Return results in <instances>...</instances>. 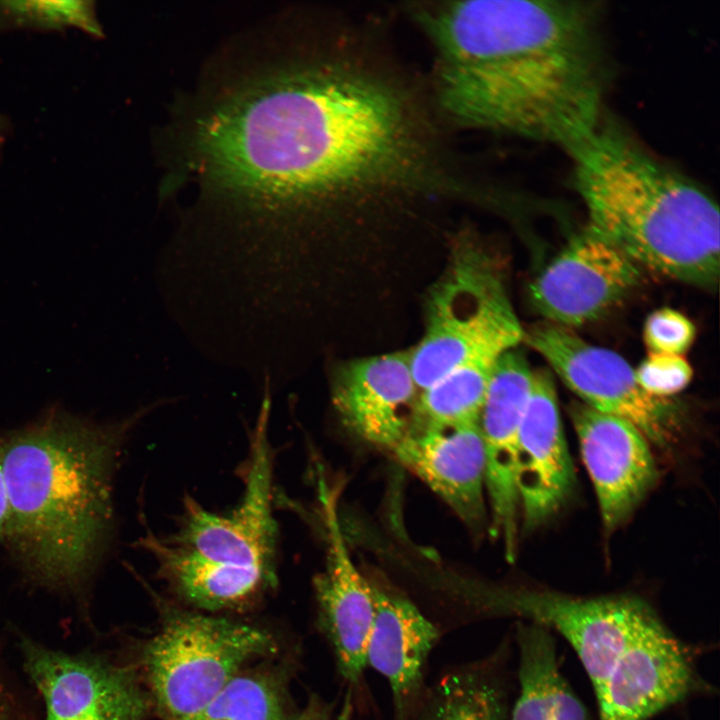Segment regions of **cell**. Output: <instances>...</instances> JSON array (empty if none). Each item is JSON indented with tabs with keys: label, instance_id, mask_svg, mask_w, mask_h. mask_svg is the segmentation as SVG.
<instances>
[{
	"label": "cell",
	"instance_id": "30",
	"mask_svg": "<svg viewBox=\"0 0 720 720\" xmlns=\"http://www.w3.org/2000/svg\"><path fill=\"white\" fill-rule=\"evenodd\" d=\"M11 131V123L9 119L0 113V146L4 143L5 139Z\"/></svg>",
	"mask_w": 720,
	"mask_h": 720
},
{
	"label": "cell",
	"instance_id": "3",
	"mask_svg": "<svg viewBox=\"0 0 720 720\" xmlns=\"http://www.w3.org/2000/svg\"><path fill=\"white\" fill-rule=\"evenodd\" d=\"M124 423L52 415L2 449L8 497L5 535L40 584L74 589L92 571L112 521V476Z\"/></svg>",
	"mask_w": 720,
	"mask_h": 720
},
{
	"label": "cell",
	"instance_id": "12",
	"mask_svg": "<svg viewBox=\"0 0 720 720\" xmlns=\"http://www.w3.org/2000/svg\"><path fill=\"white\" fill-rule=\"evenodd\" d=\"M533 370L516 348L497 360L478 417L485 457V491L491 530L501 536L506 559L517 554L520 506L517 452L521 419L531 393Z\"/></svg>",
	"mask_w": 720,
	"mask_h": 720
},
{
	"label": "cell",
	"instance_id": "2",
	"mask_svg": "<svg viewBox=\"0 0 720 720\" xmlns=\"http://www.w3.org/2000/svg\"><path fill=\"white\" fill-rule=\"evenodd\" d=\"M599 4L475 0L440 4L428 33L437 98L457 123L567 152L604 117L609 64Z\"/></svg>",
	"mask_w": 720,
	"mask_h": 720
},
{
	"label": "cell",
	"instance_id": "27",
	"mask_svg": "<svg viewBox=\"0 0 720 720\" xmlns=\"http://www.w3.org/2000/svg\"><path fill=\"white\" fill-rule=\"evenodd\" d=\"M0 720H27L0 673Z\"/></svg>",
	"mask_w": 720,
	"mask_h": 720
},
{
	"label": "cell",
	"instance_id": "24",
	"mask_svg": "<svg viewBox=\"0 0 720 720\" xmlns=\"http://www.w3.org/2000/svg\"><path fill=\"white\" fill-rule=\"evenodd\" d=\"M68 28L103 38L96 3L86 0L0 1V32L17 29L61 32Z\"/></svg>",
	"mask_w": 720,
	"mask_h": 720
},
{
	"label": "cell",
	"instance_id": "6",
	"mask_svg": "<svg viewBox=\"0 0 720 720\" xmlns=\"http://www.w3.org/2000/svg\"><path fill=\"white\" fill-rule=\"evenodd\" d=\"M425 319L424 334L409 352L419 392L469 361L500 357L525 334L496 265L468 241L455 247L432 287Z\"/></svg>",
	"mask_w": 720,
	"mask_h": 720
},
{
	"label": "cell",
	"instance_id": "7",
	"mask_svg": "<svg viewBox=\"0 0 720 720\" xmlns=\"http://www.w3.org/2000/svg\"><path fill=\"white\" fill-rule=\"evenodd\" d=\"M275 649L259 627L174 612L145 645L142 662L158 709L167 720H179L208 703L245 663Z\"/></svg>",
	"mask_w": 720,
	"mask_h": 720
},
{
	"label": "cell",
	"instance_id": "10",
	"mask_svg": "<svg viewBox=\"0 0 720 720\" xmlns=\"http://www.w3.org/2000/svg\"><path fill=\"white\" fill-rule=\"evenodd\" d=\"M24 670L42 696L45 720H143L148 699L133 670L69 654L21 636Z\"/></svg>",
	"mask_w": 720,
	"mask_h": 720
},
{
	"label": "cell",
	"instance_id": "22",
	"mask_svg": "<svg viewBox=\"0 0 720 720\" xmlns=\"http://www.w3.org/2000/svg\"><path fill=\"white\" fill-rule=\"evenodd\" d=\"M498 359L486 357L469 361L421 391L416 420L478 422L490 376Z\"/></svg>",
	"mask_w": 720,
	"mask_h": 720
},
{
	"label": "cell",
	"instance_id": "20",
	"mask_svg": "<svg viewBox=\"0 0 720 720\" xmlns=\"http://www.w3.org/2000/svg\"><path fill=\"white\" fill-rule=\"evenodd\" d=\"M520 693L512 720H586V711L559 671L549 630L518 625Z\"/></svg>",
	"mask_w": 720,
	"mask_h": 720
},
{
	"label": "cell",
	"instance_id": "16",
	"mask_svg": "<svg viewBox=\"0 0 720 720\" xmlns=\"http://www.w3.org/2000/svg\"><path fill=\"white\" fill-rule=\"evenodd\" d=\"M517 491L525 530L549 520L571 495L575 474L549 370H533L531 393L521 419Z\"/></svg>",
	"mask_w": 720,
	"mask_h": 720
},
{
	"label": "cell",
	"instance_id": "29",
	"mask_svg": "<svg viewBox=\"0 0 720 720\" xmlns=\"http://www.w3.org/2000/svg\"><path fill=\"white\" fill-rule=\"evenodd\" d=\"M8 520V497L2 465V449L0 446V538L5 535Z\"/></svg>",
	"mask_w": 720,
	"mask_h": 720
},
{
	"label": "cell",
	"instance_id": "19",
	"mask_svg": "<svg viewBox=\"0 0 720 720\" xmlns=\"http://www.w3.org/2000/svg\"><path fill=\"white\" fill-rule=\"evenodd\" d=\"M371 586L375 615L366 667L386 678L397 720H408L420 700L424 667L439 631L407 598Z\"/></svg>",
	"mask_w": 720,
	"mask_h": 720
},
{
	"label": "cell",
	"instance_id": "26",
	"mask_svg": "<svg viewBox=\"0 0 720 720\" xmlns=\"http://www.w3.org/2000/svg\"><path fill=\"white\" fill-rule=\"evenodd\" d=\"M695 333L694 324L682 313L661 308L647 317L643 338L649 352L683 355L692 345Z\"/></svg>",
	"mask_w": 720,
	"mask_h": 720
},
{
	"label": "cell",
	"instance_id": "17",
	"mask_svg": "<svg viewBox=\"0 0 720 720\" xmlns=\"http://www.w3.org/2000/svg\"><path fill=\"white\" fill-rule=\"evenodd\" d=\"M472 528L486 518L485 457L478 422L415 420L392 451Z\"/></svg>",
	"mask_w": 720,
	"mask_h": 720
},
{
	"label": "cell",
	"instance_id": "15",
	"mask_svg": "<svg viewBox=\"0 0 720 720\" xmlns=\"http://www.w3.org/2000/svg\"><path fill=\"white\" fill-rule=\"evenodd\" d=\"M419 393L409 352L350 361L337 369L331 389L343 425L360 439L391 451L415 422Z\"/></svg>",
	"mask_w": 720,
	"mask_h": 720
},
{
	"label": "cell",
	"instance_id": "18",
	"mask_svg": "<svg viewBox=\"0 0 720 720\" xmlns=\"http://www.w3.org/2000/svg\"><path fill=\"white\" fill-rule=\"evenodd\" d=\"M326 528V562L314 578L320 622L333 648L338 671L351 684L366 668V649L375 605L372 586L354 565L345 544L337 503L322 504Z\"/></svg>",
	"mask_w": 720,
	"mask_h": 720
},
{
	"label": "cell",
	"instance_id": "21",
	"mask_svg": "<svg viewBox=\"0 0 720 720\" xmlns=\"http://www.w3.org/2000/svg\"><path fill=\"white\" fill-rule=\"evenodd\" d=\"M504 688L488 663L446 674L431 691L421 720H504Z\"/></svg>",
	"mask_w": 720,
	"mask_h": 720
},
{
	"label": "cell",
	"instance_id": "9",
	"mask_svg": "<svg viewBox=\"0 0 720 720\" xmlns=\"http://www.w3.org/2000/svg\"><path fill=\"white\" fill-rule=\"evenodd\" d=\"M488 607L558 632L578 655L595 690L618 655L641 631L659 619L643 599L632 595L573 596L545 588H495Z\"/></svg>",
	"mask_w": 720,
	"mask_h": 720
},
{
	"label": "cell",
	"instance_id": "5",
	"mask_svg": "<svg viewBox=\"0 0 720 720\" xmlns=\"http://www.w3.org/2000/svg\"><path fill=\"white\" fill-rule=\"evenodd\" d=\"M270 407V397L265 395L250 438L239 502L220 513L186 496L174 532L164 536L148 532L140 541L152 555L159 576L198 607H239L276 584L278 528L267 433Z\"/></svg>",
	"mask_w": 720,
	"mask_h": 720
},
{
	"label": "cell",
	"instance_id": "4",
	"mask_svg": "<svg viewBox=\"0 0 720 720\" xmlns=\"http://www.w3.org/2000/svg\"><path fill=\"white\" fill-rule=\"evenodd\" d=\"M588 227L642 269L700 287L719 277V211L693 180L603 117L568 151Z\"/></svg>",
	"mask_w": 720,
	"mask_h": 720
},
{
	"label": "cell",
	"instance_id": "28",
	"mask_svg": "<svg viewBox=\"0 0 720 720\" xmlns=\"http://www.w3.org/2000/svg\"><path fill=\"white\" fill-rule=\"evenodd\" d=\"M293 720H331V709L320 699L312 697L304 710Z\"/></svg>",
	"mask_w": 720,
	"mask_h": 720
},
{
	"label": "cell",
	"instance_id": "23",
	"mask_svg": "<svg viewBox=\"0 0 720 720\" xmlns=\"http://www.w3.org/2000/svg\"><path fill=\"white\" fill-rule=\"evenodd\" d=\"M179 720H286L284 698L271 676L239 673L202 708Z\"/></svg>",
	"mask_w": 720,
	"mask_h": 720
},
{
	"label": "cell",
	"instance_id": "8",
	"mask_svg": "<svg viewBox=\"0 0 720 720\" xmlns=\"http://www.w3.org/2000/svg\"><path fill=\"white\" fill-rule=\"evenodd\" d=\"M585 405L634 424L650 444L667 450L680 428L676 407L637 383L635 371L616 352L583 340L570 328L537 324L524 339Z\"/></svg>",
	"mask_w": 720,
	"mask_h": 720
},
{
	"label": "cell",
	"instance_id": "31",
	"mask_svg": "<svg viewBox=\"0 0 720 720\" xmlns=\"http://www.w3.org/2000/svg\"><path fill=\"white\" fill-rule=\"evenodd\" d=\"M337 720H352L351 718V707L348 702L343 706L342 711L340 712Z\"/></svg>",
	"mask_w": 720,
	"mask_h": 720
},
{
	"label": "cell",
	"instance_id": "13",
	"mask_svg": "<svg viewBox=\"0 0 720 720\" xmlns=\"http://www.w3.org/2000/svg\"><path fill=\"white\" fill-rule=\"evenodd\" d=\"M582 459L598 500L602 523L622 525L658 479L650 443L628 420L582 402L569 406Z\"/></svg>",
	"mask_w": 720,
	"mask_h": 720
},
{
	"label": "cell",
	"instance_id": "1",
	"mask_svg": "<svg viewBox=\"0 0 720 720\" xmlns=\"http://www.w3.org/2000/svg\"><path fill=\"white\" fill-rule=\"evenodd\" d=\"M413 104L390 80L324 59L279 71L214 108L193 146L213 188L239 204L247 225L254 220L238 255L273 266L285 221L326 203L462 192L465 181L443 166Z\"/></svg>",
	"mask_w": 720,
	"mask_h": 720
},
{
	"label": "cell",
	"instance_id": "11",
	"mask_svg": "<svg viewBox=\"0 0 720 720\" xmlns=\"http://www.w3.org/2000/svg\"><path fill=\"white\" fill-rule=\"evenodd\" d=\"M641 271L622 250L586 226L534 280L532 304L550 323L580 326L631 292Z\"/></svg>",
	"mask_w": 720,
	"mask_h": 720
},
{
	"label": "cell",
	"instance_id": "14",
	"mask_svg": "<svg viewBox=\"0 0 720 720\" xmlns=\"http://www.w3.org/2000/svg\"><path fill=\"white\" fill-rule=\"evenodd\" d=\"M697 687L686 649L659 619L627 644L594 690L599 720H648Z\"/></svg>",
	"mask_w": 720,
	"mask_h": 720
},
{
	"label": "cell",
	"instance_id": "25",
	"mask_svg": "<svg viewBox=\"0 0 720 720\" xmlns=\"http://www.w3.org/2000/svg\"><path fill=\"white\" fill-rule=\"evenodd\" d=\"M640 387L648 394L668 399L682 391L691 381L693 370L683 355L648 352L634 370Z\"/></svg>",
	"mask_w": 720,
	"mask_h": 720
}]
</instances>
